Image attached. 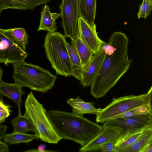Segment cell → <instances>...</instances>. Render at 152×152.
I'll use <instances>...</instances> for the list:
<instances>
[{
    "mask_svg": "<svg viewBox=\"0 0 152 152\" xmlns=\"http://www.w3.org/2000/svg\"><path fill=\"white\" fill-rule=\"evenodd\" d=\"M35 139H39L38 134L14 132L6 134L3 140L5 143L13 145L20 143L28 144Z\"/></svg>",
    "mask_w": 152,
    "mask_h": 152,
    "instance_id": "obj_23",
    "label": "cell"
},
{
    "mask_svg": "<svg viewBox=\"0 0 152 152\" xmlns=\"http://www.w3.org/2000/svg\"><path fill=\"white\" fill-rule=\"evenodd\" d=\"M3 75V71L0 67V83L2 81V78Z\"/></svg>",
    "mask_w": 152,
    "mask_h": 152,
    "instance_id": "obj_33",
    "label": "cell"
},
{
    "mask_svg": "<svg viewBox=\"0 0 152 152\" xmlns=\"http://www.w3.org/2000/svg\"><path fill=\"white\" fill-rule=\"evenodd\" d=\"M66 46L72 65V76L80 81L83 69L80 58L71 45L67 42Z\"/></svg>",
    "mask_w": 152,
    "mask_h": 152,
    "instance_id": "obj_24",
    "label": "cell"
},
{
    "mask_svg": "<svg viewBox=\"0 0 152 152\" xmlns=\"http://www.w3.org/2000/svg\"><path fill=\"white\" fill-rule=\"evenodd\" d=\"M65 37L59 32H48L43 46L46 57L56 74L72 76V68Z\"/></svg>",
    "mask_w": 152,
    "mask_h": 152,
    "instance_id": "obj_5",
    "label": "cell"
},
{
    "mask_svg": "<svg viewBox=\"0 0 152 152\" xmlns=\"http://www.w3.org/2000/svg\"><path fill=\"white\" fill-rule=\"evenodd\" d=\"M104 125L117 126L124 133L130 131L145 129L152 126V113L128 117H121L103 123Z\"/></svg>",
    "mask_w": 152,
    "mask_h": 152,
    "instance_id": "obj_9",
    "label": "cell"
},
{
    "mask_svg": "<svg viewBox=\"0 0 152 152\" xmlns=\"http://www.w3.org/2000/svg\"><path fill=\"white\" fill-rule=\"evenodd\" d=\"M18 84L8 83L2 81L0 83V96H5L12 100L16 104L18 114H21L22 96L26 93Z\"/></svg>",
    "mask_w": 152,
    "mask_h": 152,
    "instance_id": "obj_13",
    "label": "cell"
},
{
    "mask_svg": "<svg viewBox=\"0 0 152 152\" xmlns=\"http://www.w3.org/2000/svg\"><path fill=\"white\" fill-rule=\"evenodd\" d=\"M24 115L33 124L39 138L50 144H57L62 139L57 134L47 115V111L31 91L25 101Z\"/></svg>",
    "mask_w": 152,
    "mask_h": 152,
    "instance_id": "obj_4",
    "label": "cell"
},
{
    "mask_svg": "<svg viewBox=\"0 0 152 152\" xmlns=\"http://www.w3.org/2000/svg\"><path fill=\"white\" fill-rule=\"evenodd\" d=\"M10 150L8 145L5 142L0 141V152H9Z\"/></svg>",
    "mask_w": 152,
    "mask_h": 152,
    "instance_id": "obj_31",
    "label": "cell"
},
{
    "mask_svg": "<svg viewBox=\"0 0 152 152\" xmlns=\"http://www.w3.org/2000/svg\"><path fill=\"white\" fill-rule=\"evenodd\" d=\"M7 126L5 124L0 125V141H1L6 134Z\"/></svg>",
    "mask_w": 152,
    "mask_h": 152,
    "instance_id": "obj_30",
    "label": "cell"
},
{
    "mask_svg": "<svg viewBox=\"0 0 152 152\" xmlns=\"http://www.w3.org/2000/svg\"><path fill=\"white\" fill-rule=\"evenodd\" d=\"M102 130L93 139L85 146L81 147L80 152H91L99 149L100 146L106 142L116 141L124 133L119 127L103 125Z\"/></svg>",
    "mask_w": 152,
    "mask_h": 152,
    "instance_id": "obj_10",
    "label": "cell"
},
{
    "mask_svg": "<svg viewBox=\"0 0 152 152\" xmlns=\"http://www.w3.org/2000/svg\"><path fill=\"white\" fill-rule=\"evenodd\" d=\"M145 129L130 131L124 133L116 142L115 152H118L120 150L131 145L139 137Z\"/></svg>",
    "mask_w": 152,
    "mask_h": 152,
    "instance_id": "obj_22",
    "label": "cell"
},
{
    "mask_svg": "<svg viewBox=\"0 0 152 152\" xmlns=\"http://www.w3.org/2000/svg\"><path fill=\"white\" fill-rule=\"evenodd\" d=\"M152 144L146 146L142 151V152H152Z\"/></svg>",
    "mask_w": 152,
    "mask_h": 152,
    "instance_id": "obj_32",
    "label": "cell"
},
{
    "mask_svg": "<svg viewBox=\"0 0 152 152\" xmlns=\"http://www.w3.org/2000/svg\"><path fill=\"white\" fill-rule=\"evenodd\" d=\"M10 107L0 100V124L5 121L10 115L11 110Z\"/></svg>",
    "mask_w": 152,
    "mask_h": 152,
    "instance_id": "obj_27",
    "label": "cell"
},
{
    "mask_svg": "<svg viewBox=\"0 0 152 152\" xmlns=\"http://www.w3.org/2000/svg\"><path fill=\"white\" fill-rule=\"evenodd\" d=\"M11 123L14 132L27 133L28 132H31L36 134L35 128L30 120L21 114H18L12 119Z\"/></svg>",
    "mask_w": 152,
    "mask_h": 152,
    "instance_id": "obj_21",
    "label": "cell"
},
{
    "mask_svg": "<svg viewBox=\"0 0 152 152\" xmlns=\"http://www.w3.org/2000/svg\"><path fill=\"white\" fill-rule=\"evenodd\" d=\"M0 31L26 50L28 36L24 28H18L7 29L0 28Z\"/></svg>",
    "mask_w": 152,
    "mask_h": 152,
    "instance_id": "obj_20",
    "label": "cell"
},
{
    "mask_svg": "<svg viewBox=\"0 0 152 152\" xmlns=\"http://www.w3.org/2000/svg\"><path fill=\"white\" fill-rule=\"evenodd\" d=\"M60 16V14L51 13L49 6L46 4L41 12L40 23L37 31L44 30L49 33L55 32L57 29L55 20Z\"/></svg>",
    "mask_w": 152,
    "mask_h": 152,
    "instance_id": "obj_16",
    "label": "cell"
},
{
    "mask_svg": "<svg viewBox=\"0 0 152 152\" xmlns=\"http://www.w3.org/2000/svg\"><path fill=\"white\" fill-rule=\"evenodd\" d=\"M13 78L22 87L45 93L54 86L57 76L42 67L24 61L13 64Z\"/></svg>",
    "mask_w": 152,
    "mask_h": 152,
    "instance_id": "obj_3",
    "label": "cell"
},
{
    "mask_svg": "<svg viewBox=\"0 0 152 152\" xmlns=\"http://www.w3.org/2000/svg\"><path fill=\"white\" fill-rule=\"evenodd\" d=\"M129 39L121 32L113 33L103 44L105 56L90 86L95 98L103 97L129 69L132 59L128 53Z\"/></svg>",
    "mask_w": 152,
    "mask_h": 152,
    "instance_id": "obj_1",
    "label": "cell"
},
{
    "mask_svg": "<svg viewBox=\"0 0 152 152\" xmlns=\"http://www.w3.org/2000/svg\"><path fill=\"white\" fill-rule=\"evenodd\" d=\"M26 50L0 31V63L14 64L24 61Z\"/></svg>",
    "mask_w": 152,
    "mask_h": 152,
    "instance_id": "obj_8",
    "label": "cell"
},
{
    "mask_svg": "<svg viewBox=\"0 0 152 152\" xmlns=\"http://www.w3.org/2000/svg\"><path fill=\"white\" fill-rule=\"evenodd\" d=\"M59 6L64 36L74 40L79 36L78 20L80 17L78 0H62Z\"/></svg>",
    "mask_w": 152,
    "mask_h": 152,
    "instance_id": "obj_7",
    "label": "cell"
},
{
    "mask_svg": "<svg viewBox=\"0 0 152 152\" xmlns=\"http://www.w3.org/2000/svg\"><path fill=\"white\" fill-rule=\"evenodd\" d=\"M46 145L45 144H42L39 145L37 149H32L28 151H24L25 152H57L56 151L46 150Z\"/></svg>",
    "mask_w": 152,
    "mask_h": 152,
    "instance_id": "obj_29",
    "label": "cell"
},
{
    "mask_svg": "<svg viewBox=\"0 0 152 152\" xmlns=\"http://www.w3.org/2000/svg\"><path fill=\"white\" fill-rule=\"evenodd\" d=\"M66 102L72 107V113L81 116L86 114L96 115L101 110V109L95 108L93 102H86L79 96L75 99L70 98L67 99Z\"/></svg>",
    "mask_w": 152,
    "mask_h": 152,
    "instance_id": "obj_15",
    "label": "cell"
},
{
    "mask_svg": "<svg viewBox=\"0 0 152 152\" xmlns=\"http://www.w3.org/2000/svg\"><path fill=\"white\" fill-rule=\"evenodd\" d=\"M152 10V0H143L142 4L139 6L137 14L138 18H146L150 15Z\"/></svg>",
    "mask_w": 152,
    "mask_h": 152,
    "instance_id": "obj_26",
    "label": "cell"
},
{
    "mask_svg": "<svg viewBox=\"0 0 152 152\" xmlns=\"http://www.w3.org/2000/svg\"><path fill=\"white\" fill-rule=\"evenodd\" d=\"M96 25L91 26L81 17L78 20L79 35L87 46L94 54L99 51L105 42L98 35Z\"/></svg>",
    "mask_w": 152,
    "mask_h": 152,
    "instance_id": "obj_11",
    "label": "cell"
},
{
    "mask_svg": "<svg viewBox=\"0 0 152 152\" xmlns=\"http://www.w3.org/2000/svg\"><path fill=\"white\" fill-rule=\"evenodd\" d=\"M79 17L91 26L95 25L96 0H78Z\"/></svg>",
    "mask_w": 152,
    "mask_h": 152,
    "instance_id": "obj_17",
    "label": "cell"
},
{
    "mask_svg": "<svg viewBox=\"0 0 152 152\" xmlns=\"http://www.w3.org/2000/svg\"><path fill=\"white\" fill-rule=\"evenodd\" d=\"M51 0H0V15L4 10H33L38 6L50 2Z\"/></svg>",
    "mask_w": 152,
    "mask_h": 152,
    "instance_id": "obj_14",
    "label": "cell"
},
{
    "mask_svg": "<svg viewBox=\"0 0 152 152\" xmlns=\"http://www.w3.org/2000/svg\"><path fill=\"white\" fill-rule=\"evenodd\" d=\"M150 113H152L151 103L143 105L130 110L117 116L115 118L146 115Z\"/></svg>",
    "mask_w": 152,
    "mask_h": 152,
    "instance_id": "obj_25",
    "label": "cell"
},
{
    "mask_svg": "<svg viewBox=\"0 0 152 152\" xmlns=\"http://www.w3.org/2000/svg\"><path fill=\"white\" fill-rule=\"evenodd\" d=\"M116 141H110L104 143L100 146L99 150L104 152H115Z\"/></svg>",
    "mask_w": 152,
    "mask_h": 152,
    "instance_id": "obj_28",
    "label": "cell"
},
{
    "mask_svg": "<svg viewBox=\"0 0 152 152\" xmlns=\"http://www.w3.org/2000/svg\"><path fill=\"white\" fill-rule=\"evenodd\" d=\"M152 87L146 94L113 98L112 102L96 115L97 123H103L140 106L151 103Z\"/></svg>",
    "mask_w": 152,
    "mask_h": 152,
    "instance_id": "obj_6",
    "label": "cell"
},
{
    "mask_svg": "<svg viewBox=\"0 0 152 152\" xmlns=\"http://www.w3.org/2000/svg\"><path fill=\"white\" fill-rule=\"evenodd\" d=\"M103 44L99 51L94 54L88 64L82 70L80 81L84 87L91 86L99 71L105 55Z\"/></svg>",
    "mask_w": 152,
    "mask_h": 152,
    "instance_id": "obj_12",
    "label": "cell"
},
{
    "mask_svg": "<svg viewBox=\"0 0 152 152\" xmlns=\"http://www.w3.org/2000/svg\"><path fill=\"white\" fill-rule=\"evenodd\" d=\"M152 144V126L145 129L135 141L129 146L118 152H142L147 145Z\"/></svg>",
    "mask_w": 152,
    "mask_h": 152,
    "instance_id": "obj_18",
    "label": "cell"
},
{
    "mask_svg": "<svg viewBox=\"0 0 152 152\" xmlns=\"http://www.w3.org/2000/svg\"><path fill=\"white\" fill-rule=\"evenodd\" d=\"M47 113L59 137L77 143L81 147L88 143L103 128V125L72 113L53 110L47 112Z\"/></svg>",
    "mask_w": 152,
    "mask_h": 152,
    "instance_id": "obj_2",
    "label": "cell"
},
{
    "mask_svg": "<svg viewBox=\"0 0 152 152\" xmlns=\"http://www.w3.org/2000/svg\"><path fill=\"white\" fill-rule=\"evenodd\" d=\"M71 43L80 58L83 69L90 62L94 53L87 46L79 36L75 39L71 40Z\"/></svg>",
    "mask_w": 152,
    "mask_h": 152,
    "instance_id": "obj_19",
    "label": "cell"
}]
</instances>
